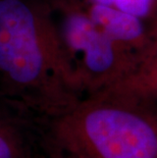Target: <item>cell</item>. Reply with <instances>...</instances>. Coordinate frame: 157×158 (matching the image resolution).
Returning a JSON list of instances; mask_svg holds the SVG:
<instances>
[{
  "label": "cell",
  "mask_w": 157,
  "mask_h": 158,
  "mask_svg": "<svg viewBox=\"0 0 157 158\" xmlns=\"http://www.w3.org/2000/svg\"><path fill=\"white\" fill-rule=\"evenodd\" d=\"M0 77L11 95L48 116L78 100L61 36L24 0H0Z\"/></svg>",
  "instance_id": "obj_1"
},
{
  "label": "cell",
  "mask_w": 157,
  "mask_h": 158,
  "mask_svg": "<svg viewBox=\"0 0 157 158\" xmlns=\"http://www.w3.org/2000/svg\"><path fill=\"white\" fill-rule=\"evenodd\" d=\"M151 102L107 91L90 94L50 116L46 158H157Z\"/></svg>",
  "instance_id": "obj_2"
},
{
  "label": "cell",
  "mask_w": 157,
  "mask_h": 158,
  "mask_svg": "<svg viewBox=\"0 0 157 158\" xmlns=\"http://www.w3.org/2000/svg\"><path fill=\"white\" fill-rule=\"evenodd\" d=\"M62 42L68 57H81L76 79L79 91L90 94L114 85L128 75L137 59L126 54L128 47L107 36L89 16L72 11L65 15L62 26Z\"/></svg>",
  "instance_id": "obj_3"
},
{
  "label": "cell",
  "mask_w": 157,
  "mask_h": 158,
  "mask_svg": "<svg viewBox=\"0 0 157 158\" xmlns=\"http://www.w3.org/2000/svg\"><path fill=\"white\" fill-rule=\"evenodd\" d=\"M89 16L106 35L128 48L148 46L142 19L115 7L93 3Z\"/></svg>",
  "instance_id": "obj_4"
},
{
  "label": "cell",
  "mask_w": 157,
  "mask_h": 158,
  "mask_svg": "<svg viewBox=\"0 0 157 158\" xmlns=\"http://www.w3.org/2000/svg\"><path fill=\"white\" fill-rule=\"evenodd\" d=\"M151 103L157 101V40L151 42L137 59L133 69L104 90Z\"/></svg>",
  "instance_id": "obj_5"
},
{
  "label": "cell",
  "mask_w": 157,
  "mask_h": 158,
  "mask_svg": "<svg viewBox=\"0 0 157 158\" xmlns=\"http://www.w3.org/2000/svg\"><path fill=\"white\" fill-rule=\"evenodd\" d=\"M24 144L16 131L0 120V158H24Z\"/></svg>",
  "instance_id": "obj_6"
},
{
  "label": "cell",
  "mask_w": 157,
  "mask_h": 158,
  "mask_svg": "<svg viewBox=\"0 0 157 158\" xmlns=\"http://www.w3.org/2000/svg\"><path fill=\"white\" fill-rule=\"evenodd\" d=\"M154 0H115L114 5L122 10L144 19L151 11Z\"/></svg>",
  "instance_id": "obj_7"
},
{
  "label": "cell",
  "mask_w": 157,
  "mask_h": 158,
  "mask_svg": "<svg viewBox=\"0 0 157 158\" xmlns=\"http://www.w3.org/2000/svg\"><path fill=\"white\" fill-rule=\"evenodd\" d=\"M93 3H98L103 5H113L115 0H92Z\"/></svg>",
  "instance_id": "obj_8"
}]
</instances>
